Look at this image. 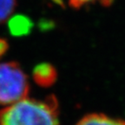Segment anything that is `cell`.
<instances>
[{
  "mask_svg": "<svg viewBox=\"0 0 125 125\" xmlns=\"http://www.w3.org/2000/svg\"><path fill=\"white\" fill-rule=\"evenodd\" d=\"M112 1L113 0H69V4L72 8L79 9L82 6L92 3H100L102 5L109 6L111 4Z\"/></svg>",
  "mask_w": 125,
  "mask_h": 125,
  "instance_id": "52a82bcc",
  "label": "cell"
},
{
  "mask_svg": "<svg viewBox=\"0 0 125 125\" xmlns=\"http://www.w3.org/2000/svg\"><path fill=\"white\" fill-rule=\"evenodd\" d=\"M16 0H0V23L9 18L15 10Z\"/></svg>",
  "mask_w": 125,
  "mask_h": 125,
  "instance_id": "8992f818",
  "label": "cell"
},
{
  "mask_svg": "<svg viewBox=\"0 0 125 125\" xmlns=\"http://www.w3.org/2000/svg\"><path fill=\"white\" fill-rule=\"evenodd\" d=\"M76 125H125V122L104 114L93 113L83 116Z\"/></svg>",
  "mask_w": 125,
  "mask_h": 125,
  "instance_id": "5b68a950",
  "label": "cell"
},
{
  "mask_svg": "<svg viewBox=\"0 0 125 125\" xmlns=\"http://www.w3.org/2000/svg\"><path fill=\"white\" fill-rule=\"evenodd\" d=\"M10 32L13 36L27 35L33 26L32 22L23 15H17L12 17L8 23Z\"/></svg>",
  "mask_w": 125,
  "mask_h": 125,
  "instance_id": "277c9868",
  "label": "cell"
},
{
  "mask_svg": "<svg viewBox=\"0 0 125 125\" xmlns=\"http://www.w3.org/2000/svg\"><path fill=\"white\" fill-rule=\"evenodd\" d=\"M8 48H9V43H8L7 40L0 37V57L7 52Z\"/></svg>",
  "mask_w": 125,
  "mask_h": 125,
  "instance_id": "ba28073f",
  "label": "cell"
},
{
  "mask_svg": "<svg viewBox=\"0 0 125 125\" xmlns=\"http://www.w3.org/2000/svg\"><path fill=\"white\" fill-rule=\"evenodd\" d=\"M0 125H60L57 98H24L0 111Z\"/></svg>",
  "mask_w": 125,
  "mask_h": 125,
  "instance_id": "6da1fadb",
  "label": "cell"
},
{
  "mask_svg": "<svg viewBox=\"0 0 125 125\" xmlns=\"http://www.w3.org/2000/svg\"><path fill=\"white\" fill-rule=\"evenodd\" d=\"M29 91L27 76L18 62L0 63V104L11 105L27 97Z\"/></svg>",
  "mask_w": 125,
  "mask_h": 125,
  "instance_id": "7a4b0ae2",
  "label": "cell"
},
{
  "mask_svg": "<svg viewBox=\"0 0 125 125\" xmlns=\"http://www.w3.org/2000/svg\"><path fill=\"white\" fill-rule=\"evenodd\" d=\"M57 70L48 62L39 63L33 70V79L42 87H50L57 81Z\"/></svg>",
  "mask_w": 125,
  "mask_h": 125,
  "instance_id": "3957f363",
  "label": "cell"
}]
</instances>
